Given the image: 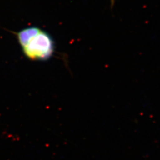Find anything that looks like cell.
<instances>
[{
	"mask_svg": "<svg viewBox=\"0 0 160 160\" xmlns=\"http://www.w3.org/2000/svg\"><path fill=\"white\" fill-rule=\"evenodd\" d=\"M14 34L24 54L31 60H47L55 52L53 39L51 34L39 28L30 27Z\"/></svg>",
	"mask_w": 160,
	"mask_h": 160,
	"instance_id": "6da1fadb",
	"label": "cell"
},
{
	"mask_svg": "<svg viewBox=\"0 0 160 160\" xmlns=\"http://www.w3.org/2000/svg\"><path fill=\"white\" fill-rule=\"evenodd\" d=\"M114 1L115 0H110V4H111V7H113L114 4Z\"/></svg>",
	"mask_w": 160,
	"mask_h": 160,
	"instance_id": "7a4b0ae2",
	"label": "cell"
}]
</instances>
